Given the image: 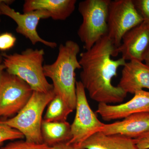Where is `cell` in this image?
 <instances>
[{"label":"cell","mask_w":149,"mask_h":149,"mask_svg":"<svg viewBox=\"0 0 149 149\" xmlns=\"http://www.w3.org/2000/svg\"><path fill=\"white\" fill-rule=\"evenodd\" d=\"M135 8L144 21L149 22V0H133Z\"/></svg>","instance_id":"44dd1931"},{"label":"cell","mask_w":149,"mask_h":149,"mask_svg":"<svg viewBox=\"0 0 149 149\" xmlns=\"http://www.w3.org/2000/svg\"><path fill=\"white\" fill-rule=\"evenodd\" d=\"M0 149H50V148L44 144H37L25 141H18L10 142Z\"/></svg>","instance_id":"d6986e66"},{"label":"cell","mask_w":149,"mask_h":149,"mask_svg":"<svg viewBox=\"0 0 149 149\" xmlns=\"http://www.w3.org/2000/svg\"><path fill=\"white\" fill-rule=\"evenodd\" d=\"M14 1L12 0H5L0 5V9L2 15L10 17L17 24L15 29L17 33L28 39L34 45L41 43L51 49L56 47V43L44 40L40 37L37 31L40 20L51 17L50 13L45 10H37L22 14L10 6V5Z\"/></svg>","instance_id":"9c48e42d"},{"label":"cell","mask_w":149,"mask_h":149,"mask_svg":"<svg viewBox=\"0 0 149 149\" xmlns=\"http://www.w3.org/2000/svg\"><path fill=\"white\" fill-rule=\"evenodd\" d=\"M76 0H26L23 5V13L37 10L47 11L55 20H64L75 9Z\"/></svg>","instance_id":"5bb4252c"},{"label":"cell","mask_w":149,"mask_h":149,"mask_svg":"<svg viewBox=\"0 0 149 149\" xmlns=\"http://www.w3.org/2000/svg\"><path fill=\"white\" fill-rule=\"evenodd\" d=\"M6 70L5 66L3 63L2 56L0 54V77L1 76L2 74Z\"/></svg>","instance_id":"cb8c5ba5"},{"label":"cell","mask_w":149,"mask_h":149,"mask_svg":"<svg viewBox=\"0 0 149 149\" xmlns=\"http://www.w3.org/2000/svg\"><path fill=\"white\" fill-rule=\"evenodd\" d=\"M56 95L53 89L47 93L34 91L20 111L7 120H0V123L20 132L27 142L43 144L41 134L43 113Z\"/></svg>","instance_id":"277c9868"},{"label":"cell","mask_w":149,"mask_h":149,"mask_svg":"<svg viewBox=\"0 0 149 149\" xmlns=\"http://www.w3.org/2000/svg\"><path fill=\"white\" fill-rule=\"evenodd\" d=\"M24 138V136L18 130L0 123V146L5 141L20 140Z\"/></svg>","instance_id":"ac0fdd59"},{"label":"cell","mask_w":149,"mask_h":149,"mask_svg":"<svg viewBox=\"0 0 149 149\" xmlns=\"http://www.w3.org/2000/svg\"><path fill=\"white\" fill-rule=\"evenodd\" d=\"M82 149H138L134 139L102 132L94 134L80 147Z\"/></svg>","instance_id":"9a60e30c"},{"label":"cell","mask_w":149,"mask_h":149,"mask_svg":"<svg viewBox=\"0 0 149 149\" xmlns=\"http://www.w3.org/2000/svg\"><path fill=\"white\" fill-rule=\"evenodd\" d=\"M50 148V149H82L80 147L74 146L73 145L68 143H67L58 144Z\"/></svg>","instance_id":"603a6c76"},{"label":"cell","mask_w":149,"mask_h":149,"mask_svg":"<svg viewBox=\"0 0 149 149\" xmlns=\"http://www.w3.org/2000/svg\"><path fill=\"white\" fill-rule=\"evenodd\" d=\"M5 0H0V5L1 3H3V2ZM2 15L1 13V9H0V21H1V15Z\"/></svg>","instance_id":"484cf974"},{"label":"cell","mask_w":149,"mask_h":149,"mask_svg":"<svg viewBox=\"0 0 149 149\" xmlns=\"http://www.w3.org/2000/svg\"><path fill=\"white\" fill-rule=\"evenodd\" d=\"M76 113L71 124L72 139L68 143L80 147L88 138L101 132L105 123L100 121L88 103L85 90L80 81L76 83Z\"/></svg>","instance_id":"8992f818"},{"label":"cell","mask_w":149,"mask_h":149,"mask_svg":"<svg viewBox=\"0 0 149 149\" xmlns=\"http://www.w3.org/2000/svg\"><path fill=\"white\" fill-rule=\"evenodd\" d=\"M143 61L145 62V64L149 66V47L144 56Z\"/></svg>","instance_id":"d4e9b609"},{"label":"cell","mask_w":149,"mask_h":149,"mask_svg":"<svg viewBox=\"0 0 149 149\" xmlns=\"http://www.w3.org/2000/svg\"><path fill=\"white\" fill-rule=\"evenodd\" d=\"M111 0H85L79 3L78 10L83 21L77 35L85 50L90 49L107 35L108 15Z\"/></svg>","instance_id":"5b68a950"},{"label":"cell","mask_w":149,"mask_h":149,"mask_svg":"<svg viewBox=\"0 0 149 149\" xmlns=\"http://www.w3.org/2000/svg\"><path fill=\"white\" fill-rule=\"evenodd\" d=\"M1 55L6 71L26 82L33 91L47 93L53 89L44 74V49L27 48L20 53Z\"/></svg>","instance_id":"3957f363"},{"label":"cell","mask_w":149,"mask_h":149,"mask_svg":"<svg viewBox=\"0 0 149 149\" xmlns=\"http://www.w3.org/2000/svg\"><path fill=\"white\" fill-rule=\"evenodd\" d=\"M143 21L133 0L111 1L108 15V37L116 47L125 33Z\"/></svg>","instance_id":"ba28073f"},{"label":"cell","mask_w":149,"mask_h":149,"mask_svg":"<svg viewBox=\"0 0 149 149\" xmlns=\"http://www.w3.org/2000/svg\"><path fill=\"white\" fill-rule=\"evenodd\" d=\"M73 111L61 97L56 95L48 105L43 120L48 122L67 121L68 115Z\"/></svg>","instance_id":"e0dca14e"},{"label":"cell","mask_w":149,"mask_h":149,"mask_svg":"<svg viewBox=\"0 0 149 149\" xmlns=\"http://www.w3.org/2000/svg\"><path fill=\"white\" fill-rule=\"evenodd\" d=\"M41 134L43 144L49 148L68 143L72 137L71 124L67 121L48 122L43 120Z\"/></svg>","instance_id":"2e32d148"},{"label":"cell","mask_w":149,"mask_h":149,"mask_svg":"<svg viewBox=\"0 0 149 149\" xmlns=\"http://www.w3.org/2000/svg\"><path fill=\"white\" fill-rule=\"evenodd\" d=\"M149 47V22L143 21L125 33L117 50L125 61L143 62Z\"/></svg>","instance_id":"8fae6325"},{"label":"cell","mask_w":149,"mask_h":149,"mask_svg":"<svg viewBox=\"0 0 149 149\" xmlns=\"http://www.w3.org/2000/svg\"><path fill=\"white\" fill-rule=\"evenodd\" d=\"M80 51L77 43L68 40L60 45L55 61L43 66L45 76L52 80L56 95L61 97L73 111L76 105L75 71L81 69L77 59Z\"/></svg>","instance_id":"7a4b0ae2"},{"label":"cell","mask_w":149,"mask_h":149,"mask_svg":"<svg viewBox=\"0 0 149 149\" xmlns=\"http://www.w3.org/2000/svg\"><path fill=\"white\" fill-rule=\"evenodd\" d=\"M130 100L118 105L99 103L96 113L105 121L122 119L140 113H149V92H136Z\"/></svg>","instance_id":"30bf717a"},{"label":"cell","mask_w":149,"mask_h":149,"mask_svg":"<svg viewBox=\"0 0 149 149\" xmlns=\"http://www.w3.org/2000/svg\"><path fill=\"white\" fill-rule=\"evenodd\" d=\"M17 39L15 36L10 32L0 34V51L5 52L14 47Z\"/></svg>","instance_id":"ffe728a7"},{"label":"cell","mask_w":149,"mask_h":149,"mask_svg":"<svg viewBox=\"0 0 149 149\" xmlns=\"http://www.w3.org/2000/svg\"><path fill=\"white\" fill-rule=\"evenodd\" d=\"M121 72V77L117 86L126 94L149 90V66L137 60L126 62Z\"/></svg>","instance_id":"7c38bea8"},{"label":"cell","mask_w":149,"mask_h":149,"mask_svg":"<svg viewBox=\"0 0 149 149\" xmlns=\"http://www.w3.org/2000/svg\"><path fill=\"white\" fill-rule=\"evenodd\" d=\"M138 149H149V131L134 139Z\"/></svg>","instance_id":"7402d4cb"},{"label":"cell","mask_w":149,"mask_h":149,"mask_svg":"<svg viewBox=\"0 0 149 149\" xmlns=\"http://www.w3.org/2000/svg\"><path fill=\"white\" fill-rule=\"evenodd\" d=\"M149 131V113L131 115L121 121L105 124L101 132L136 139Z\"/></svg>","instance_id":"4fadbf2b"},{"label":"cell","mask_w":149,"mask_h":149,"mask_svg":"<svg viewBox=\"0 0 149 149\" xmlns=\"http://www.w3.org/2000/svg\"><path fill=\"white\" fill-rule=\"evenodd\" d=\"M33 91L23 80L4 71L0 77V118L16 115L29 101Z\"/></svg>","instance_id":"52a82bcc"},{"label":"cell","mask_w":149,"mask_h":149,"mask_svg":"<svg viewBox=\"0 0 149 149\" xmlns=\"http://www.w3.org/2000/svg\"><path fill=\"white\" fill-rule=\"evenodd\" d=\"M117 47L107 35L100 39L90 49L80 54V80L91 98L99 103L115 104L123 101L127 94L111 83L117 70L126 61L122 57L113 60L119 54Z\"/></svg>","instance_id":"6da1fadb"}]
</instances>
